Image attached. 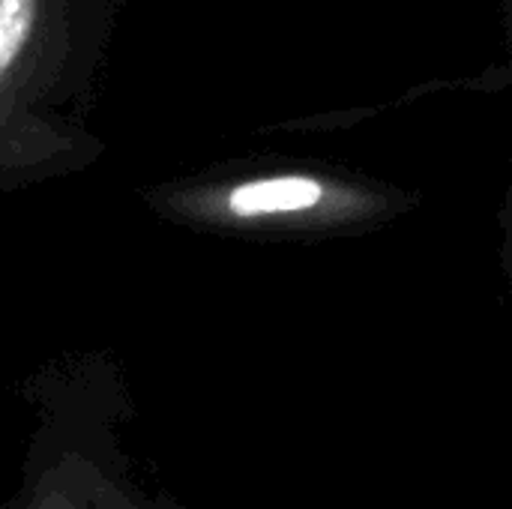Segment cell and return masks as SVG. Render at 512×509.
I'll return each mask as SVG.
<instances>
[{
  "mask_svg": "<svg viewBox=\"0 0 512 509\" xmlns=\"http://www.w3.org/2000/svg\"><path fill=\"white\" fill-rule=\"evenodd\" d=\"M324 198V189L312 177H270L243 183L228 195V210L237 216H264V213H297L309 210Z\"/></svg>",
  "mask_w": 512,
  "mask_h": 509,
  "instance_id": "6da1fadb",
  "label": "cell"
},
{
  "mask_svg": "<svg viewBox=\"0 0 512 509\" xmlns=\"http://www.w3.org/2000/svg\"><path fill=\"white\" fill-rule=\"evenodd\" d=\"M33 0H0V72L12 63L33 21Z\"/></svg>",
  "mask_w": 512,
  "mask_h": 509,
  "instance_id": "7a4b0ae2",
  "label": "cell"
}]
</instances>
